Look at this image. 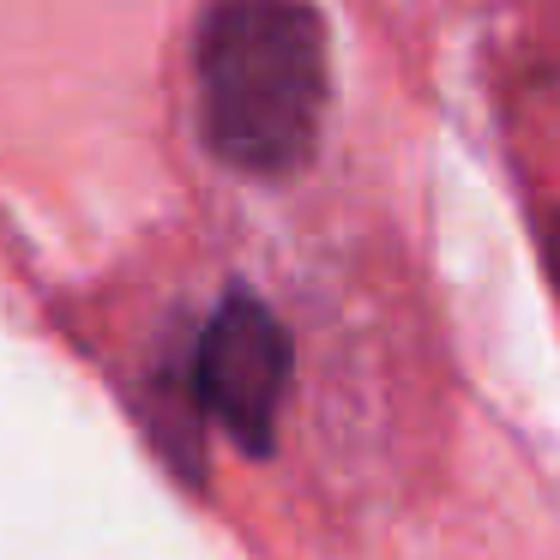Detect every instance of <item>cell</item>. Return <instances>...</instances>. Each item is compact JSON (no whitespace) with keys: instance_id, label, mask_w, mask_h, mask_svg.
<instances>
[{"instance_id":"1","label":"cell","mask_w":560,"mask_h":560,"mask_svg":"<svg viewBox=\"0 0 560 560\" xmlns=\"http://www.w3.org/2000/svg\"><path fill=\"white\" fill-rule=\"evenodd\" d=\"M199 115L223 163L290 175L326 115V31L307 0H218L199 31Z\"/></svg>"},{"instance_id":"2","label":"cell","mask_w":560,"mask_h":560,"mask_svg":"<svg viewBox=\"0 0 560 560\" xmlns=\"http://www.w3.org/2000/svg\"><path fill=\"white\" fill-rule=\"evenodd\" d=\"M194 386L199 404L230 428V440L266 452L278 440V410L290 392V338L278 314L254 295H230L199 331Z\"/></svg>"}]
</instances>
